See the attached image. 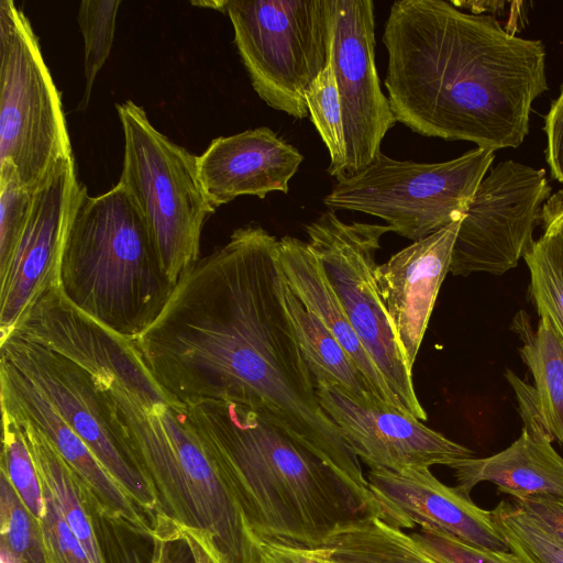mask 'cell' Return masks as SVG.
Segmentation results:
<instances>
[{"label": "cell", "instance_id": "cell-6", "mask_svg": "<svg viewBox=\"0 0 563 563\" xmlns=\"http://www.w3.org/2000/svg\"><path fill=\"white\" fill-rule=\"evenodd\" d=\"M115 108L124 135L119 183L137 207L164 272L176 286L200 258L202 229L216 209L199 179L197 156L156 130L132 100Z\"/></svg>", "mask_w": 563, "mask_h": 563}, {"label": "cell", "instance_id": "cell-38", "mask_svg": "<svg viewBox=\"0 0 563 563\" xmlns=\"http://www.w3.org/2000/svg\"><path fill=\"white\" fill-rule=\"evenodd\" d=\"M543 234L563 244V188L551 195L541 210Z\"/></svg>", "mask_w": 563, "mask_h": 563}, {"label": "cell", "instance_id": "cell-17", "mask_svg": "<svg viewBox=\"0 0 563 563\" xmlns=\"http://www.w3.org/2000/svg\"><path fill=\"white\" fill-rule=\"evenodd\" d=\"M461 221L412 242L374 271L378 296L411 371L438 292L450 273Z\"/></svg>", "mask_w": 563, "mask_h": 563}, {"label": "cell", "instance_id": "cell-31", "mask_svg": "<svg viewBox=\"0 0 563 563\" xmlns=\"http://www.w3.org/2000/svg\"><path fill=\"white\" fill-rule=\"evenodd\" d=\"M120 4L121 0H84L79 3L77 21L84 37L86 81L80 109L88 106L95 79L109 57Z\"/></svg>", "mask_w": 563, "mask_h": 563}, {"label": "cell", "instance_id": "cell-23", "mask_svg": "<svg viewBox=\"0 0 563 563\" xmlns=\"http://www.w3.org/2000/svg\"><path fill=\"white\" fill-rule=\"evenodd\" d=\"M310 551L332 563H441L410 534L375 516L336 528Z\"/></svg>", "mask_w": 563, "mask_h": 563}, {"label": "cell", "instance_id": "cell-32", "mask_svg": "<svg viewBox=\"0 0 563 563\" xmlns=\"http://www.w3.org/2000/svg\"><path fill=\"white\" fill-rule=\"evenodd\" d=\"M35 191L13 174H0V267L10 258L26 227Z\"/></svg>", "mask_w": 563, "mask_h": 563}, {"label": "cell", "instance_id": "cell-24", "mask_svg": "<svg viewBox=\"0 0 563 563\" xmlns=\"http://www.w3.org/2000/svg\"><path fill=\"white\" fill-rule=\"evenodd\" d=\"M511 329L522 342L519 353L533 377L544 424L563 445V340L544 318L534 331L523 311L516 314Z\"/></svg>", "mask_w": 563, "mask_h": 563}, {"label": "cell", "instance_id": "cell-16", "mask_svg": "<svg viewBox=\"0 0 563 563\" xmlns=\"http://www.w3.org/2000/svg\"><path fill=\"white\" fill-rule=\"evenodd\" d=\"M366 481L380 518L390 526L432 528L479 549L509 551L492 510L478 507L456 486L441 483L428 467L369 470Z\"/></svg>", "mask_w": 563, "mask_h": 563}, {"label": "cell", "instance_id": "cell-34", "mask_svg": "<svg viewBox=\"0 0 563 563\" xmlns=\"http://www.w3.org/2000/svg\"><path fill=\"white\" fill-rule=\"evenodd\" d=\"M42 487L45 507L40 523L49 563H91L86 549L63 518L51 493L43 484Z\"/></svg>", "mask_w": 563, "mask_h": 563}, {"label": "cell", "instance_id": "cell-39", "mask_svg": "<svg viewBox=\"0 0 563 563\" xmlns=\"http://www.w3.org/2000/svg\"><path fill=\"white\" fill-rule=\"evenodd\" d=\"M107 543L109 563H179L174 562L166 554H158L147 560L135 548L126 545L119 536L109 537Z\"/></svg>", "mask_w": 563, "mask_h": 563}, {"label": "cell", "instance_id": "cell-35", "mask_svg": "<svg viewBox=\"0 0 563 563\" xmlns=\"http://www.w3.org/2000/svg\"><path fill=\"white\" fill-rule=\"evenodd\" d=\"M547 163L553 178L563 183V86L544 120Z\"/></svg>", "mask_w": 563, "mask_h": 563}, {"label": "cell", "instance_id": "cell-3", "mask_svg": "<svg viewBox=\"0 0 563 563\" xmlns=\"http://www.w3.org/2000/svg\"><path fill=\"white\" fill-rule=\"evenodd\" d=\"M86 371L123 443L175 519L201 537L216 563H257V540L232 484L185 406L161 389L137 352L122 346L99 354Z\"/></svg>", "mask_w": 563, "mask_h": 563}, {"label": "cell", "instance_id": "cell-8", "mask_svg": "<svg viewBox=\"0 0 563 563\" xmlns=\"http://www.w3.org/2000/svg\"><path fill=\"white\" fill-rule=\"evenodd\" d=\"M495 157L476 147L441 163L397 161L380 153L360 172L338 180L323 202L383 219L417 242L462 220Z\"/></svg>", "mask_w": 563, "mask_h": 563}, {"label": "cell", "instance_id": "cell-12", "mask_svg": "<svg viewBox=\"0 0 563 563\" xmlns=\"http://www.w3.org/2000/svg\"><path fill=\"white\" fill-rule=\"evenodd\" d=\"M545 170L504 161L479 183L461 221L450 273L503 275L530 253L533 230L551 196Z\"/></svg>", "mask_w": 563, "mask_h": 563}, {"label": "cell", "instance_id": "cell-28", "mask_svg": "<svg viewBox=\"0 0 563 563\" xmlns=\"http://www.w3.org/2000/svg\"><path fill=\"white\" fill-rule=\"evenodd\" d=\"M525 262L538 313L549 320L563 340V244L542 233Z\"/></svg>", "mask_w": 563, "mask_h": 563}, {"label": "cell", "instance_id": "cell-5", "mask_svg": "<svg viewBox=\"0 0 563 563\" xmlns=\"http://www.w3.org/2000/svg\"><path fill=\"white\" fill-rule=\"evenodd\" d=\"M56 285L75 309L129 341L165 308L175 285L120 183L99 196L85 189L65 239Z\"/></svg>", "mask_w": 563, "mask_h": 563}, {"label": "cell", "instance_id": "cell-1", "mask_svg": "<svg viewBox=\"0 0 563 563\" xmlns=\"http://www.w3.org/2000/svg\"><path fill=\"white\" fill-rule=\"evenodd\" d=\"M133 343L174 401L255 409L372 495L360 460L319 402L286 306L278 240L261 225L234 230L199 258Z\"/></svg>", "mask_w": 563, "mask_h": 563}, {"label": "cell", "instance_id": "cell-2", "mask_svg": "<svg viewBox=\"0 0 563 563\" xmlns=\"http://www.w3.org/2000/svg\"><path fill=\"white\" fill-rule=\"evenodd\" d=\"M382 42L391 111L412 132L516 148L533 101L548 89L545 47L444 0H398Z\"/></svg>", "mask_w": 563, "mask_h": 563}, {"label": "cell", "instance_id": "cell-9", "mask_svg": "<svg viewBox=\"0 0 563 563\" xmlns=\"http://www.w3.org/2000/svg\"><path fill=\"white\" fill-rule=\"evenodd\" d=\"M223 12L257 96L295 119L308 117L306 92L330 62L329 0H229Z\"/></svg>", "mask_w": 563, "mask_h": 563}, {"label": "cell", "instance_id": "cell-14", "mask_svg": "<svg viewBox=\"0 0 563 563\" xmlns=\"http://www.w3.org/2000/svg\"><path fill=\"white\" fill-rule=\"evenodd\" d=\"M85 189L77 179L74 156L60 161L36 189L26 227L0 267V340L56 284L65 239Z\"/></svg>", "mask_w": 563, "mask_h": 563}, {"label": "cell", "instance_id": "cell-15", "mask_svg": "<svg viewBox=\"0 0 563 563\" xmlns=\"http://www.w3.org/2000/svg\"><path fill=\"white\" fill-rule=\"evenodd\" d=\"M319 402L344 441L369 470L401 472L474 457L468 448L396 407L362 404L335 386L316 384Z\"/></svg>", "mask_w": 563, "mask_h": 563}, {"label": "cell", "instance_id": "cell-18", "mask_svg": "<svg viewBox=\"0 0 563 563\" xmlns=\"http://www.w3.org/2000/svg\"><path fill=\"white\" fill-rule=\"evenodd\" d=\"M302 162L303 155L267 126L219 136L197 156L199 179L214 209L240 196L287 194Z\"/></svg>", "mask_w": 563, "mask_h": 563}, {"label": "cell", "instance_id": "cell-4", "mask_svg": "<svg viewBox=\"0 0 563 563\" xmlns=\"http://www.w3.org/2000/svg\"><path fill=\"white\" fill-rule=\"evenodd\" d=\"M184 406L232 484L256 540L316 550L336 528L380 517L374 497L260 411L216 400Z\"/></svg>", "mask_w": 563, "mask_h": 563}, {"label": "cell", "instance_id": "cell-37", "mask_svg": "<svg viewBox=\"0 0 563 563\" xmlns=\"http://www.w3.org/2000/svg\"><path fill=\"white\" fill-rule=\"evenodd\" d=\"M257 563H332L310 550L289 548L257 540Z\"/></svg>", "mask_w": 563, "mask_h": 563}, {"label": "cell", "instance_id": "cell-13", "mask_svg": "<svg viewBox=\"0 0 563 563\" xmlns=\"http://www.w3.org/2000/svg\"><path fill=\"white\" fill-rule=\"evenodd\" d=\"M329 7L330 64L342 106L349 177L382 153V142L397 120L376 68L374 2L329 0Z\"/></svg>", "mask_w": 563, "mask_h": 563}, {"label": "cell", "instance_id": "cell-27", "mask_svg": "<svg viewBox=\"0 0 563 563\" xmlns=\"http://www.w3.org/2000/svg\"><path fill=\"white\" fill-rule=\"evenodd\" d=\"M306 103L310 120L329 152L328 173L341 180L345 177L346 147L342 106L330 62L307 90Z\"/></svg>", "mask_w": 563, "mask_h": 563}, {"label": "cell", "instance_id": "cell-21", "mask_svg": "<svg viewBox=\"0 0 563 563\" xmlns=\"http://www.w3.org/2000/svg\"><path fill=\"white\" fill-rule=\"evenodd\" d=\"M278 261L285 280L302 305L333 334L384 404L402 410L334 294L307 242L289 235L278 240ZM404 411V410H402Z\"/></svg>", "mask_w": 563, "mask_h": 563}, {"label": "cell", "instance_id": "cell-26", "mask_svg": "<svg viewBox=\"0 0 563 563\" xmlns=\"http://www.w3.org/2000/svg\"><path fill=\"white\" fill-rule=\"evenodd\" d=\"M493 519L522 563H563V541L514 500H501Z\"/></svg>", "mask_w": 563, "mask_h": 563}, {"label": "cell", "instance_id": "cell-36", "mask_svg": "<svg viewBox=\"0 0 563 563\" xmlns=\"http://www.w3.org/2000/svg\"><path fill=\"white\" fill-rule=\"evenodd\" d=\"M563 541V500L553 497H522L512 499Z\"/></svg>", "mask_w": 563, "mask_h": 563}, {"label": "cell", "instance_id": "cell-10", "mask_svg": "<svg viewBox=\"0 0 563 563\" xmlns=\"http://www.w3.org/2000/svg\"><path fill=\"white\" fill-rule=\"evenodd\" d=\"M310 251L320 263L362 344L402 410L423 421L419 402L393 327L377 292L374 271L380 238L388 225L343 222L333 210L305 227Z\"/></svg>", "mask_w": 563, "mask_h": 563}, {"label": "cell", "instance_id": "cell-33", "mask_svg": "<svg viewBox=\"0 0 563 563\" xmlns=\"http://www.w3.org/2000/svg\"><path fill=\"white\" fill-rule=\"evenodd\" d=\"M410 536L441 563H522L510 551L479 549L432 528L421 527Z\"/></svg>", "mask_w": 563, "mask_h": 563}, {"label": "cell", "instance_id": "cell-25", "mask_svg": "<svg viewBox=\"0 0 563 563\" xmlns=\"http://www.w3.org/2000/svg\"><path fill=\"white\" fill-rule=\"evenodd\" d=\"M16 420L24 432L40 479L63 518L86 549L91 563H106L92 521L78 493L79 478L36 427L29 421Z\"/></svg>", "mask_w": 563, "mask_h": 563}, {"label": "cell", "instance_id": "cell-29", "mask_svg": "<svg viewBox=\"0 0 563 563\" xmlns=\"http://www.w3.org/2000/svg\"><path fill=\"white\" fill-rule=\"evenodd\" d=\"M2 412L3 449L1 471L5 474L19 498L41 520L44 495L40 475L20 422L5 409Z\"/></svg>", "mask_w": 563, "mask_h": 563}, {"label": "cell", "instance_id": "cell-19", "mask_svg": "<svg viewBox=\"0 0 563 563\" xmlns=\"http://www.w3.org/2000/svg\"><path fill=\"white\" fill-rule=\"evenodd\" d=\"M0 404L1 408L16 419L31 422L47 438L101 509L124 519L137 530H146L130 496L38 388L3 357L0 360Z\"/></svg>", "mask_w": 563, "mask_h": 563}, {"label": "cell", "instance_id": "cell-7", "mask_svg": "<svg viewBox=\"0 0 563 563\" xmlns=\"http://www.w3.org/2000/svg\"><path fill=\"white\" fill-rule=\"evenodd\" d=\"M73 156L60 93L27 16L0 1V172L36 190Z\"/></svg>", "mask_w": 563, "mask_h": 563}, {"label": "cell", "instance_id": "cell-30", "mask_svg": "<svg viewBox=\"0 0 563 563\" xmlns=\"http://www.w3.org/2000/svg\"><path fill=\"white\" fill-rule=\"evenodd\" d=\"M2 547L19 563H49L42 528L1 471Z\"/></svg>", "mask_w": 563, "mask_h": 563}, {"label": "cell", "instance_id": "cell-22", "mask_svg": "<svg viewBox=\"0 0 563 563\" xmlns=\"http://www.w3.org/2000/svg\"><path fill=\"white\" fill-rule=\"evenodd\" d=\"M285 301L314 385L335 386L362 404L386 405L373 394L367 380L346 351L327 327L302 305L286 280Z\"/></svg>", "mask_w": 563, "mask_h": 563}, {"label": "cell", "instance_id": "cell-20", "mask_svg": "<svg viewBox=\"0 0 563 563\" xmlns=\"http://www.w3.org/2000/svg\"><path fill=\"white\" fill-rule=\"evenodd\" d=\"M543 429L522 428L507 449L488 457H471L451 464L456 487L466 495L482 482L512 496L553 497L563 500V457L552 446Z\"/></svg>", "mask_w": 563, "mask_h": 563}, {"label": "cell", "instance_id": "cell-11", "mask_svg": "<svg viewBox=\"0 0 563 563\" xmlns=\"http://www.w3.org/2000/svg\"><path fill=\"white\" fill-rule=\"evenodd\" d=\"M0 356L38 388L132 500L146 510L156 507L154 487L123 443L96 382L84 367L15 333L0 340Z\"/></svg>", "mask_w": 563, "mask_h": 563}]
</instances>
